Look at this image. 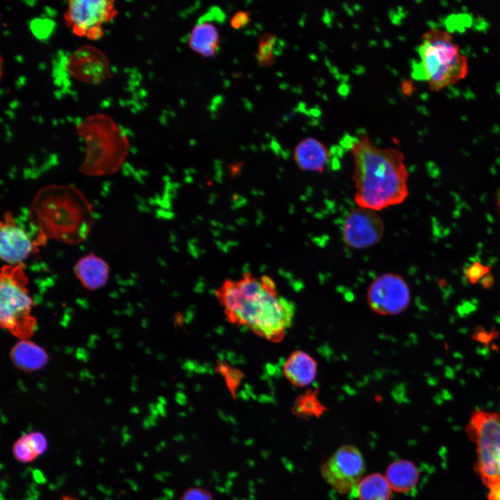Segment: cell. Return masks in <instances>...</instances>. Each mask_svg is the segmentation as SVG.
Wrapping results in <instances>:
<instances>
[{
  "label": "cell",
  "instance_id": "obj_1",
  "mask_svg": "<svg viewBox=\"0 0 500 500\" xmlns=\"http://www.w3.org/2000/svg\"><path fill=\"white\" fill-rule=\"evenodd\" d=\"M215 293L228 322L270 342L282 341L292 324L294 306L268 275L245 272L224 280Z\"/></svg>",
  "mask_w": 500,
  "mask_h": 500
},
{
  "label": "cell",
  "instance_id": "obj_2",
  "mask_svg": "<svg viewBox=\"0 0 500 500\" xmlns=\"http://www.w3.org/2000/svg\"><path fill=\"white\" fill-rule=\"evenodd\" d=\"M354 164V201L358 207L380 211L401 204L409 194L403 153L376 146L367 134L350 144Z\"/></svg>",
  "mask_w": 500,
  "mask_h": 500
},
{
  "label": "cell",
  "instance_id": "obj_3",
  "mask_svg": "<svg viewBox=\"0 0 500 500\" xmlns=\"http://www.w3.org/2000/svg\"><path fill=\"white\" fill-rule=\"evenodd\" d=\"M31 211L33 222L40 226V233L34 240L38 249L48 238L78 242L87 235L92 224L89 203L72 187L54 186L42 190Z\"/></svg>",
  "mask_w": 500,
  "mask_h": 500
},
{
  "label": "cell",
  "instance_id": "obj_4",
  "mask_svg": "<svg viewBox=\"0 0 500 500\" xmlns=\"http://www.w3.org/2000/svg\"><path fill=\"white\" fill-rule=\"evenodd\" d=\"M417 51L419 59L412 75L427 81L431 91L453 85L467 74V59L446 31L432 28L424 33Z\"/></svg>",
  "mask_w": 500,
  "mask_h": 500
},
{
  "label": "cell",
  "instance_id": "obj_5",
  "mask_svg": "<svg viewBox=\"0 0 500 500\" xmlns=\"http://www.w3.org/2000/svg\"><path fill=\"white\" fill-rule=\"evenodd\" d=\"M78 130L87 144L83 172L101 175L117 170L127 150L126 139L117 125L108 116L97 115L87 117Z\"/></svg>",
  "mask_w": 500,
  "mask_h": 500
},
{
  "label": "cell",
  "instance_id": "obj_6",
  "mask_svg": "<svg viewBox=\"0 0 500 500\" xmlns=\"http://www.w3.org/2000/svg\"><path fill=\"white\" fill-rule=\"evenodd\" d=\"M24 266V263L6 265L0 274L1 326L19 340L31 338L36 326Z\"/></svg>",
  "mask_w": 500,
  "mask_h": 500
},
{
  "label": "cell",
  "instance_id": "obj_7",
  "mask_svg": "<svg viewBox=\"0 0 500 500\" xmlns=\"http://www.w3.org/2000/svg\"><path fill=\"white\" fill-rule=\"evenodd\" d=\"M476 445L475 470L488 488L500 485V413L474 410L466 427Z\"/></svg>",
  "mask_w": 500,
  "mask_h": 500
},
{
  "label": "cell",
  "instance_id": "obj_8",
  "mask_svg": "<svg viewBox=\"0 0 500 500\" xmlns=\"http://www.w3.org/2000/svg\"><path fill=\"white\" fill-rule=\"evenodd\" d=\"M117 12L113 1L74 0L67 2L64 19L76 35L97 40L104 34L103 26L112 21Z\"/></svg>",
  "mask_w": 500,
  "mask_h": 500
},
{
  "label": "cell",
  "instance_id": "obj_9",
  "mask_svg": "<svg viewBox=\"0 0 500 500\" xmlns=\"http://www.w3.org/2000/svg\"><path fill=\"white\" fill-rule=\"evenodd\" d=\"M364 472L365 462L360 451L350 444L338 449L321 467L323 478L342 494L355 492Z\"/></svg>",
  "mask_w": 500,
  "mask_h": 500
},
{
  "label": "cell",
  "instance_id": "obj_10",
  "mask_svg": "<svg viewBox=\"0 0 500 500\" xmlns=\"http://www.w3.org/2000/svg\"><path fill=\"white\" fill-rule=\"evenodd\" d=\"M410 288L399 274L386 272L376 277L367 290V302L375 313L383 316L403 312L411 301Z\"/></svg>",
  "mask_w": 500,
  "mask_h": 500
},
{
  "label": "cell",
  "instance_id": "obj_11",
  "mask_svg": "<svg viewBox=\"0 0 500 500\" xmlns=\"http://www.w3.org/2000/svg\"><path fill=\"white\" fill-rule=\"evenodd\" d=\"M384 232V222L376 211L357 207L344 219L342 238L347 247L365 249L378 243Z\"/></svg>",
  "mask_w": 500,
  "mask_h": 500
},
{
  "label": "cell",
  "instance_id": "obj_12",
  "mask_svg": "<svg viewBox=\"0 0 500 500\" xmlns=\"http://www.w3.org/2000/svg\"><path fill=\"white\" fill-rule=\"evenodd\" d=\"M66 73L76 81L98 85L104 81L110 72L106 54L90 45L82 46L67 57Z\"/></svg>",
  "mask_w": 500,
  "mask_h": 500
},
{
  "label": "cell",
  "instance_id": "obj_13",
  "mask_svg": "<svg viewBox=\"0 0 500 500\" xmlns=\"http://www.w3.org/2000/svg\"><path fill=\"white\" fill-rule=\"evenodd\" d=\"M37 251L34 241L16 224L12 213L6 212L0 226L1 260L7 265L21 264L31 253Z\"/></svg>",
  "mask_w": 500,
  "mask_h": 500
},
{
  "label": "cell",
  "instance_id": "obj_14",
  "mask_svg": "<svg viewBox=\"0 0 500 500\" xmlns=\"http://www.w3.org/2000/svg\"><path fill=\"white\" fill-rule=\"evenodd\" d=\"M330 151L320 140L312 137L301 140L294 147L293 158L302 171L322 173L328 162Z\"/></svg>",
  "mask_w": 500,
  "mask_h": 500
},
{
  "label": "cell",
  "instance_id": "obj_15",
  "mask_svg": "<svg viewBox=\"0 0 500 500\" xmlns=\"http://www.w3.org/2000/svg\"><path fill=\"white\" fill-rule=\"evenodd\" d=\"M317 363L315 359L303 350L292 351L285 359L283 365L285 378L293 385L308 387L315 379Z\"/></svg>",
  "mask_w": 500,
  "mask_h": 500
},
{
  "label": "cell",
  "instance_id": "obj_16",
  "mask_svg": "<svg viewBox=\"0 0 500 500\" xmlns=\"http://www.w3.org/2000/svg\"><path fill=\"white\" fill-rule=\"evenodd\" d=\"M74 272L85 289L96 290L106 284L109 276V266L101 258L90 253L77 261Z\"/></svg>",
  "mask_w": 500,
  "mask_h": 500
},
{
  "label": "cell",
  "instance_id": "obj_17",
  "mask_svg": "<svg viewBox=\"0 0 500 500\" xmlns=\"http://www.w3.org/2000/svg\"><path fill=\"white\" fill-rule=\"evenodd\" d=\"M188 44L192 50L204 58L215 56L220 46L217 27L208 19H201L192 28Z\"/></svg>",
  "mask_w": 500,
  "mask_h": 500
},
{
  "label": "cell",
  "instance_id": "obj_18",
  "mask_svg": "<svg viewBox=\"0 0 500 500\" xmlns=\"http://www.w3.org/2000/svg\"><path fill=\"white\" fill-rule=\"evenodd\" d=\"M10 356L17 368L27 372L42 369L49 360L46 351L28 339L17 342L12 347Z\"/></svg>",
  "mask_w": 500,
  "mask_h": 500
},
{
  "label": "cell",
  "instance_id": "obj_19",
  "mask_svg": "<svg viewBox=\"0 0 500 500\" xmlns=\"http://www.w3.org/2000/svg\"><path fill=\"white\" fill-rule=\"evenodd\" d=\"M385 476L392 490L401 493H408L417 487L419 472L413 462L407 460H399L389 465Z\"/></svg>",
  "mask_w": 500,
  "mask_h": 500
},
{
  "label": "cell",
  "instance_id": "obj_20",
  "mask_svg": "<svg viewBox=\"0 0 500 500\" xmlns=\"http://www.w3.org/2000/svg\"><path fill=\"white\" fill-rule=\"evenodd\" d=\"M355 493L359 500H389L392 488L385 476L374 473L361 479Z\"/></svg>",
  "mask_w": 500,
  "mask_h": 500
},
{
  "label": "cell",
  "instance_id": "obj_21",
  "mask_svg": "<svg viewBox=\"0 0 500 500\" xmlns=\"http://www.w3.org/2000/svg\"><path fill=\"white\" fill-rule=\"evenodd\" d=\"M47 446L44 436L40 433L33 432L23 435L15 442L12 453L18 461L28 462L44 453Z\"/></svg>",
  "mask_w": 500,
  "mask_h": 500
},
{
  "label": "cell",
  "instance_id": "obj_22",
  "mask_svg": "<svg viewBox=\"0 0 500 500\" xmlns=\"http://www.w3.org/2000/svg\"><path fill=\"white\" fill-rule=\"evenodd\" d=\"M326 410L319 399L317 388H308L297 397L292 407L295 415L305 419L321 417Z\"/></svg>",
  "mask_w": 500,
  "mask_h": 500
},
{
  "label": "cell",
  "instance_id": "obj_23",
  "mask_svg": "<svg viewBox=\"0 0 500 500\" xmlns=\"http://www.w3.org/2000/svg\"><path fill=\"white\" fill-rule=\"evenodd\" d=\"M276 40V35L271 33L265 34L260 39L256 58L261 65H270L274 61V49Z\"/></svg>",
  "mask_w": 500,
  "mask_h": 500
},
{
  "label": "cell",
  "instance_id": "obj_24",
  "mask_svg": "<svg viewBox=\"0 0 500 500\" xmlns=\"http://www.w3.org/2000/svg\"><path fill=\"white\" fill-rule=\"evenodd\" d=\"M489 268L480 263H474L467 269V278L471 283H481L484 287H490L492 283V277L488 276Z\"/></svg>",
  "mask_w": 500,
  "mask_h": 500
},
{
  "label": "cell",
  "instance_id": "obj_25",
  "mask_svg": "<svg viewBox=\"0 0 500 500\" xmlns=\"http://www.w3.org/2000/svg\"><path fill=\"white\" fill-rule=\"evenodd\" d=\"M178 500H215L211 492L207 489L193 486L185 489Z\"/></svg>",
  "mask_w": 500,
  "mask_h": 500
},
{
  "label": "cell",
  "instance_id": "obj_26",
  "mask_svg": "<svg viewBox=\"0 0 500 500\" xmlns=\"http://www.w3.org/2000/svg\"><path fill=\"white\" fill-rule=\"evenodd\" d=\"M33 33L39 38H46L51 33V26L49 21L38 19L31 24Z\"/></svg>",
  "mask_w": 500,
  "mask_h": 500
},
{
  "label": "cell",
  "instance_id": "obj_27",
  "mask_svg": "<svg viewBox=\"0 0 500 500\" xmlns=\"http://www.w3.org/2000/svg\"><path fill=\"white\" fill-rule=\"evenodd\" d=\"M249 22L250 12L248 10H238L230 19V25L235 29L243 28Z\"/></svg>",
  "mask_w": 500,
  "mask_h": 500
},
{
  "label": "cell",
  "instance_id": "obj_28",
  "mask_svg": "<svg viewBox=\"0 0 500 500\" xmlns=\"http://www.w3.org/2000/svg\"><path fill=\"white\" fill-rule=\"evenodd\" d=\"M488 490L489 500H500V485L494 486Z\"/></svg>",
  "mask_w": 500,
  "mask_h": 500
},
{
  "label": "cell",
  "instance_id": "obj_29",
  "mask_svg": "<svg viewBox=\"0 0 500 500\" xmlns=\"http://www.w3.org/2000/svg\"><path fill=\"white\" fill-rule=\"evenodd\" d=\"M60 500H76V499L72 497L65 496V497H62Z\"/></svg>",
  "mask_w": 500,
  "mask_h": 500
}]
</instances>
